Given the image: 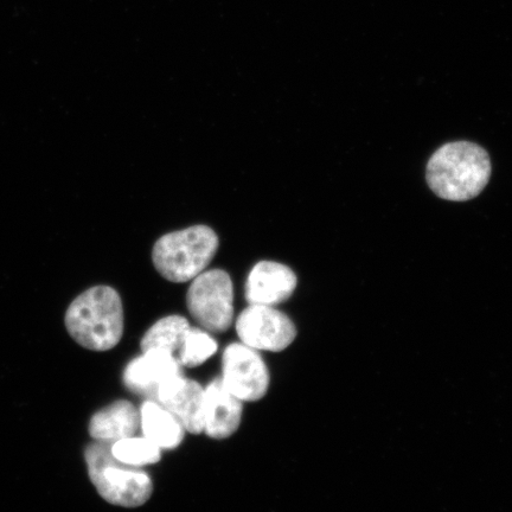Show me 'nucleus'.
Returning a JSON list of instances; mask_svg holds the SVG:
<instances>
[{"label":"nucleus","mask_w":512,"mask_h":512,"mask_svg":"<svg viewBox=\"0 0 512 512\" xmlns=\"http://www.w3.org/2000/svg\"><path fill=\"white\" fill-rule=\"evenodd\" d=\"M296 274L279 262L261 261L253 267L246 284L249 305L275 306L292 297Z\"/></svg>","instance_id":"9d476101"},{"label":"nucleus","mask_w":512,"mask_h":512,"mask_svg":"<svg viewBox=\"0 0 512 512\" xmlns=\"http://www.w3.org/2000/svg\"><path fill=\"white\" fill-rule=\"evenodd\" d=\"M219 238L207 226H195L162 236L153 247L156 270L171 283L194 280L209 266L219 249Z\"/></svg>","instance_id":"7ed1b4c3"},{"label":"nucleus","mask_w":512,"mask_h":512,"mask_svg":"<svg viewBox=\"0 0 512 512\" xmlns=\"http://www.w3.org/2000/svg\"><path fill=\"white\" fill-rule=\"evenodd\" d=\"M66 328L83 348L113 349L124 334V309L118 292L110 286H95L80 294L67 310Z\"/></svg>","instance_id":"f03ea898"},{"label":"nucleus","mask_w":512,"mask_h":512,"mask_svg":"<svg viewBox=\"0 0 512 512\" xmlns=\"http://www.w3.org/2000/svg\"><path fill=\"white\" fill-rule=\"evenodd\" d=\"M112 456L127 466L140 467L156 464L160 460V448L149 439L126 438L110 445Z\"/></svg>","instance_id":"2eb2a0df"},{"label":"nucleus","mask_w":512,"mask_h":512,"mask_svg":"<svg viewBox=\"0 0 512 512\" xmlns=\"http://www.w3.org/2000/svg\"><path fill=\"white\" fill-rule=\"evenodd\" d=\"M217 351V343L207 332L190 328L185 332L182 347L177 360L182 367L195 368L201 366Z\"/></svg>","instance_id":"dca6fc26"},{"label":"nucleus","mask_w":512,"mask_h":512,"mask_svg":"<svg viewBox=\"0 0 512 512\" xmlns=\"http://www.w3.org/2000/svg\"><path fill=\"white\" fill-rule=\"evenodd\" d=\"M182 364L171 352L163 350L144 351L125 369L124 383L132 393L157 400L160 387L174 377L181 376Z\"/></svg>","instance_id":"6e6552de"},{"label":"nucleus","mask_w":512,"mask_h":512,"mask_svg":"<svg viewBox=\"0 0 512 512\" xmlns=\"http://www.w3.org/2000/svg\"><path fill=\"white\" fill-rule=\"evenodd\" d=\"M490 177L488 153L469 142L441 146L427 165L428 184L447 201L472 200L488 185Z\"/></svg>","instance_id":"f257e3e1"},{"label":"nucleus","mask_w":512,"mask_h":512,"mask_svg":"<svg viewBox=\"0 0 512 512\" xmlns=\"http://www.w3.org/2000/svg\"><path fill=\"white\" fill-rule=\"evenodd\" d=\"M206 390L183 375L165 382L158 390L157 402L181 422L185 431L200 434L204 430Z\"/></svg>","instance_id":"1a4fd4ad"},{"label":"nucleus","mask_w":512,"mask_h":512,"mask_svg":"<svg viewBox=\"0 0 512 512\" xmlns=\"http://www.w3.org/2000/svg\"><path fill=\"white\" fill-rule=\"evenodd\" d=\"M243 344L254 350L283 351L297 336L296 326L273 306L249 305L236 322Z\"/></svg>","instance_id":"423d86ee"},{"label":"nucleus","mask_w":512,"mask_h":512,"mask_svg":"<svg viewBox=\"0 0 512 512\" xmlns=\"http://www.w3.org/2000/svg\"><path fill=\"white\" fill-rule=\"evenodd\" d=\"M140 426V414L128 401H117L96 413L89 422V434L98 443L112 445L131 438Z\"/></svg>","instance_id":"f8f14e48"},{"label":"nucleus","mask_w":512,"mask_h":512,"mask_svg":"<svg viewBox=\"0 0 512 512\" xmlns=\"http://www.w3.org/2000/svg\"><path fill=\"white\" fill-rule=\"evenodd\" d=\"M85 459L91 478L100 496L108 503L124 508H137L149 501L153 485L145 472L127 466L112 456L110 445L89 444Z\"/></svg>","instance_id":"20e7f679"},{"label":"nucleus","mask_w":512,"mask_h":512,"mask_svg":"<svg viewBox=\"0 0 512 512\" xmlns=\"http://www.w3.org/2000/svg\"><path fill=\"white\" fill-rule=\"evenodd\" d=\"M234 288L229 274L222 270L203 272L192 280L187 294L190 315L210 332L222 334L233 323Z\"/></svg>","instance_id":"39448f33"},{"label":"nucleus","mask_w":512,"mask_h":512,"mask_svg":"<svg viewBox=\"0 0 512 512\" xmlns=\"http://www.w3.org/2000/svg\"><path fill=\"white\" fill-rule=\"evenodd\" d=\"M140 426L144 437L157 445L160 450H174L182 444L184 427L168 409L158 402L146 401L140 409Z\"/></svg>","instance_id":"ddd939ff"},{"label":"nucleus","mask_w":512,"mask_h":512,"mask_svg":"<svg viewBox=\"0 0 512 512\" xmlns=\"http://www.w3.org/2000/svg\"><path fill=\"white\" fill-rule=\"evenodd\" d=\"M224 386L241 401H259L270 386V374L258 351L245 344H232L222 358Z\"/></svg>","instance_id":"0eeeda50"},{"label":"nucleus","mask_w":512,"mask_h":512,"mask_svg":"<svg viewBox=\"0 0 512 512\" xmlns=\"http://www.w3.org/2000/svg\"><path fill=\"white\" fill-rule=\"evenodd\" d=\"M242 401L224 386L221 379L211 382L204 400V430L210 438L227 439L238 431Z\"/></svg>","instance_id":"9b49d317"},{"label":"nucleus","mask_w":512,"mask_h":512,"mask_svg":"<svg viewBox=\"0 0 512 512\" xmlns=\"http://www.w3.org/2000/svg\"><path fill=\"white\" fill-rule=\"evenodd\" d=\"M189 328L188 320L181 316L160 319L143 337L142 344H140L142 350H163L176 356L182 347L185 332Z\"/></svg>","instance_id":"4468645a"}]
</instances>
